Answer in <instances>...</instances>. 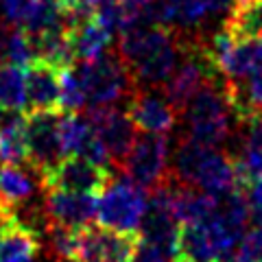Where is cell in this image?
I'll list each match as a JSON object with an SVG mask.
<instances>
[{
	"label": "cell",
	"mask_w": 262,
	"mask_h": 262,
	"mask_svg": "<svg viewBox=\"0 0 262 262\" xmlns=\"http://www.w3.org/2000/svg\"><path fill=\"white\" fill-rule=\"evenodd\" d=\"M118 55L127 63L136 85H164L184 57V37L162 24H138L120 33Z\"/></svg>",
	"instance_id": "cell-1"
},
{
	"label": "cell",
	"mask_w": 262,
	"mask_h": 262,
	"mask_svg": "<svg viewBox=\"0 0 262 262\" xmlns=\"http://www.w3.org/2000/svg\"><path fill=\"white\" fill-rule=\"evenodd\" d=\"M175 182L206 190L214 196L241 188L243 175L232 155L219 151L216 146H208L194 138L186 136L179 140L173 158Z\"/></svg>",
	"instance_id": "cell-2"
},
{
	"label": "cell",
	"mask_w": 262,
	"mask_h": 262,
	"mask_svg": "<svg viewBox=\"0 0 262 262\" xmlns=\"http://www.w3.org/2000/svg\"><path fill=\"white\" fill-rule=\"evenodd\" d=\"M188 136L208 146H223L234 138V127L241 122L227 101L225 88L214 81L203 85L182 110Z\"/></svg>",
	"instance_id": "cell-3"
},
{
	"label": "cell",
	"mask_w": 262,
	"mask_h": 262,
	"mask_svg": "<svg viewBox=\"0 0 262 262\" xmlns=\"http://www.w3.org/2000/svg\"><path fill=\"white\" fill-rule=\"evenodd\" d=\"M75 70L83 83L88 105H116L136 92V81L120 55L105 53L92 61H75Z\"/></svg>",
	"instance_id": "cell-4"
},
{
	"label": "cell",
	"mask_w": 262,
	"mask_h": 262,
	"mask_svg": "<svg viewBox=\"0 0 262 262\" xmlns=\"http://www.w3.org/2000/svg\"><path fill=\"white\" fill-rule=\"evenodd\" d=\"M146 188L131 182L129 177H112L98 194L96 221L120 234L138 236L146 210Z\"/></svg>",
	"instance_id": "cell-5"
},
{
	"label": "cell",
	"mask_w": 262,
	"mask_h": 262,
	"mask_svg": "<svg viewBox=\"0 0 262 262\" xmlns=\"http://www.w3.org/2000/svg\"><path fill=\"white\" fill-rule=\"evenodd\" d=\"M168 164H170V144L164 134H146L136 138L129 153L125 155L120 168L125 177L138 186L153 190L168 179Z\"/></svg>",
	"instance_id": "cell-6"
},
{
	"label": "cell",
	"mask_w": 262,
	"mask_h": 262,
	"mask_svg": "<svg viewBox=\"0 0 262 262\" xmlns=\"http://www.w3.org/2000/svg\"><path fill=\"white\" fill-rule=\"evenodd\" d=\"M138 241V236L120 234L101 223H88L75 232L72 262H131Z\"/></svg>",
	"instance_id": "cell-7"
},
{
	"label": "cell",
	"mask_w": 262,
	"mask_h": 262,
	"mask_svg": "<svg viewBox=\"0 0 262 262\" xmlns=\"http://www.w3.org/2000/svg\"><path fill=\"white\" fill-rule=\"evenodd\" d=\"M27 118L29 166L44 175L63 158L59 136V112H24Z\"/></svg>",
	"instance_id": "cell-8"
},
{
	"label": "cell",
	"mask_w": 262,
	"mask_h": 262,
	"mask_svg": "<svg viewBox=\"0 0 262 262\" xmlns=\"http://www.w3.org/2000/svg\"><path fill=\"white\" fill-rule=\"evenodd\" d=\"M112 170L105 166L90 162L79 155H63L51 170H46L42 179V190L44 188H59V190L70 192H94L101 194V190L110 184Z\"/></svg>",
	"instance_id": "cell-9"
},
{
	"label": "cell",
	"mask_w": 262,
	"mask_h": 262,
	"mask_svg": "<svg viewBox=\"0 0 262 262\" xmlns=\"http://www.w3.org/2000/svg\"><path fill=\"white\" fill-rule=\"evenodd\" d=\"M179 219L173 208V194H170V182L166 179L162 186L153 188V194L146 201V210L142 216V225L138 232V238L151 245H160L170 251L177 247L179 236ZM177 253V251H175Z\"/></svg>",
	"instance_id": "cell-10"
},
{
	"label": "cell",
	"mask_w": 262,
	"mask_h": 262,
	"mask_svg": "<svg viewBox=\"0 0 262 262\" xmlns=\"http://www.w3.org/2000/svg\"><path fill=\"white\" fill-rule=\"evenodd\" d=\"M59 136L63 155H79L112 170L114 162L90 116H81L79 112H63V116H59Z\"/></svg>",
	"instance_id": "cell-11"
},
{
	"label": "cell",
	"mask_w": 262,
	"mask_h": 262,
	"mask_svg": "<svg viewBox=\"0 0 262 262\" xmlns=\"http://www.w3.org/2000/svg\"><path fill=\"white\" fill-rule=\"evenodd\" d=\"M129 116L136 129L146 134H170L177 125V110L168 101L164 90L158 88H136L129 96Z\"/></svg>",
	"instance_id": "cell-12"
},
{
	"label": "cell",
	"mask_w": 262,
	"mask_h": 262,
	"mask_svg": "<svg viewBox=\"0 0 262 262\" xmlns=\"http://www.w3.org/2000/svg\"><path fill=\"white\" fill-rule=\"evenodd\" d=\"M98 194L94 192H70L59 188H44V219L48 223L79 229L96 219Z\"/></svg>",
	"instance_id": "cell-13"
},
{
	"label": "cell",
	"mask_w": 262,
	"mask_h": 262,
	"mask_svg": "<svg viewBox=\"0 0 262 262\" xmlns=\"http://www.w3.org/2000/svg\"><path fill=\"white\" fill-rule=\"evenodd\" d=\"M90 120L96 129L98 138L103 140L110 158L114 164H122L125 155L129 153L131 144L136 142V125L131 120L129 112L118 110L116 105H98L90 107Z\"/></svg>",
	"instance_id": "cell-14"
},
{
	"label": "cell",
	"mask_w": 262,
	"mask_h": 262,
	"mask_svg": "<svg viewBox=\"0 0 262 262\" xmlns=\"http://www.w3.org/2000/svg\"><path fill=\"white\" fill-rule=\"evenodd\" d=\"M59 72V68L44 61H31L27 66V110L24 112H61Z\"/></svg>",
	"instance_id": "cell-15"
},
{
	"label": "cell",
	"mask_w": 262,
	"mask_h": 262,
	"mask_svg": "<svg viewBox=\"0 0 262 262\" xmlns=\"http://www.w3.org/2000/svg\"><path fill=\"white\" fill-rule=\"evenodd\" d=\"M112 37L114 33L96 15H85L70 24V44L77 61L98 59L110 51Z\"/></svg>",
	"instance_id": "cell-16"
},
{
	"label": "cell",
	"mask_w": 262,
	"mask_h": 262,
	"mask_svg": "<svg viewBox=\"0 0 262 262\" xmlns=\"http://www.w3.org/2000/svg\"><path fill=\"white\" fill-rule=\"evenodd\" d=\"M168 182H170V194H173V208L182 225L201 223V221H208L216 212L219 196L206 190H199V188L184 186L175 182V179H168Z\"/></svg>",
	"instance_id": "cell-17"
},
{
	"label": "cell",
	"mask_w": 262,
	"mask_h": 262,
	"mask_svg": "<svg viewBox=\"0 0 262 262\" xmlns=\"http://www.w3.org/2000/svg\"><path fill=\"white\" fill-rule=\"evenodd\" d=\"M42 241L37 227L22 223L20 219L11 221L0 232V262H33Z\"/></svg>",
	"instance_id": "cell-18"
},
{
	"label": "cell",
	"mask_w": 262,
	"mask_h": 262,
	"mask_svg": "<svg viewBox=\"0 0 262 262\" xmlns=\"http://www.w3.org/2000/svg\"><path fill=\"white\" fill-rule=\"evenodd\" d=\"M223 88L229 105L243 125L249 118L262 114V72H256V75H249L245 79L225 81Z\"/></svg>",
	"instance_id": "cell-19"
},
{
	"label": "cell",
	"mask_w": 262,
	"mask_h": 262,
	"mask_svg": "<svg viewBox=\"0 0 262 262\" xmlns=\"http://www.w3.org/2000/svg\"><path fill=\"white\" fill-rule=\"evenodd\" d=\"M0 122V164H29L27 146V118L22 114H7Z\"/></svg>",
	"instance_id": "cell-20"
},
{
	"label": "cell",
	"mask_w": 262,
	"mask_h": 262,
	"mask_svg": "<svg viewBox=\"0 0 262 262\" xmlns=\"http://www.w3.org/2000/svg\"><path fill=\"white\" fill-rule=\"evenodd\" d=\"M35 194V182L18 164H0V203L18 212Z\"/></svg>",
	"instance_id": "cell-21"
},
{
	"label": "cell",
	"mask_w": 262,
	"mask_h": 262,
	"mask_svg": "<svg viewBox=\"0 0 262 262\" xmlns=\"http://www.w3.org/2000/svg\"><path fill=\"white\" fill-rule=\"evenodd\" d=\"M27 110V68L5 61L0 66V114Z\"/></svg>",
	"instance_id": "cell-22"
},
{
	"label": "cell",
	"mask_w": 262,
	"mask_h": 262,
	"mask_svg": "<svg viewBox=\"0 0 262 262\" xmlns=\"http://www.w3.org/2000/svg\"><path fill=\"white\" fill-rule=\"evenodd\" d=\"M223 27L241 39L262 37V0H236Z\"/></svg>",
	"instance_id": "cell-23"
},
{
	"label": "cell",
	"mask_w": 262,
	"mask_h": 262,
	"mask_svg": "<svg viewBox=\"0 0 262 262\" xmlns=\"http://www.w3.org/2000/svg\"><path fill=\"white\" fill-rule=\"evenodd\" d=\"M245 125H247V134L238 144L236 164L241 168L243 179H247L262 175V114L249 118Z\"/></svg>",
	"instance_id": "cell-24"
},
{
	"label": "cell",
	"mask_w": 262,
	"mask_h": 262,
	"mask_svg": "<svg viewBox=\"0 0 262 262\" xmlns=\"http://www.w3.org/2000/svg\"><path fill=\"white\" fill-rule=\"evenodd\" d=\"M59 83H61V94H59V110L61 112H79L88 105V96L83 83L75 70V63L63 68L59 72Z\"/></svg>",
	"instance_id": "cell-25"
},
{
	"label": "cell",
	"mask_w": 262,
	"mask_h": 262,
	"mask_svg": "<svg viewBox=\"0 0 262 262\" xmlns=\"http://www.w3.org/2000/svg\"><path fill=\"white\" fill-rule=\"evenodd\" d=\"M9 63H15V66H27L35 59V51H33V39L29 37V33L20 29V27H11L9 33H7V39H5V46H3V53Z\"/></svg>",
	"instance_id": "cell-26"
},
{
	"label": "cell",
	"mask_w": 262,
	"mask_h": 262,
	"mask_svg": "<svg viewBox=\"0 0 262 262\" xmlns=\"http://www.w3.org/2000/svg\"><path fill=\"white\" fill-rule=\"evenodd\" d=\"M234 262H262V227H253L243 234Z\"/></svg>",
	"instance_id": "cell-27"
},
{
	"label": "cell",
	"mask_w": 262,
	"mask_h": 262,
	"mask_svg": "<svg viewBox=\"0 0 262 262\" xmlns=\"http://www.w3.org/2000/svg\"><path fill=\"white\" fill-rule=\"evenodd\" d=\"M241 188L249 208V219L256 223V227H262V175L243 179Z\"/></svg>",
	"instance_id": "cell-28"
},
{
	"label": "cell",
	"mask_w": 262,
	"mask_h": 262,
	"mask_svg": "<svg viewBox=\"0 0 262 262\" xmlns=\"http://www.w3.org/2000/svg\"><path fill=\"white\" fill-rule=\"evenodd\" d=\"M175 258H177V253L166 247L138 241V247H136L134 260L131 262H175Z\"/></svg>",
	"instance_id": "cell-29"
},
{
	"label": "cell",
	"mask_w": 262,
	"mask_h": 262,
	"mask_svg": "<svg viewBox=\"0 0 262 262\" xmlns=\"http://www.w3.org/2000/svg\"><path fill=\"white\" fill-rule=\"evenodd\" d=\"M35 0H0V15L9 27H20Z\"/></svg>",
	"instance_id": "cell-30"
},
{
	"label": "cell",
	"mask_w": 262,
	"mask_h": 262,
	"mask_svg": "<svg viewBox=\"0 0 262 262\" xmlns=\"http://www.w3.org/2000/svg\"><path fill=\"white\" fill-rule=\"evenodd\" d=\"M203 3H206L210 15H227L236 5V0H203Z\"/></svg>",
	"instance_id": "cell-31"
},
{
	"label": "cell",
	"mask_w": 262,
	"mask_h": 262,
	"mask_svg": "<svg viewBox=\"0 0 262 262\" xmlns=\"http://www.w3.org/2000/svg\"><path fill=\"white\" fill-rule=\"evenodd\" d=\"M138 3H142V5H151V3H155V0H138Z\"/></svg>",
	"instance_id": "cell-32"
},
{
	"label": "cell",
	"mask_w": 262,
	"mask_h": 262,
	"mask_svg": "<svg viewBox=\"0 0 262 262\" xmlns=\"http://www.w3.org/2000/svg\"><path fill=\"white\" fill-rule=\"evenodd\" d=\"M175 262H188V260H184V258H175Z\"/></svg>",
	"instance_id": "cell-33"
},
{
	"label": "cell",
	"mask_w": 262,
	"mask_h": 262,
	"mask_svg": "<svg viewBox=\"0 0 262 262\" xmlns=\"http://www.w3.org/2000/svg\"><path fill=\"white\" fill-rule=\"evenodd\" d=\"M223 262H234V258H232V260H223Z\"/></svg>",
	"instance_id": "cell-34"
},
{
	"label": "cell",
	"mask_w": 262,
	"mask_h": 262,
	"mask_svg": "<svg viewBox=\"0 0 262 262\" xmlns=\"http://www.w3.org/2000/svg\"><path fill=\"white\" fill-rule=\"evenodd\" d=\"M59 262H72V260H59Z\"/></svg>",
	"instance_id": "cell-35"
}]
</instances>
